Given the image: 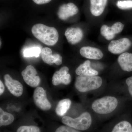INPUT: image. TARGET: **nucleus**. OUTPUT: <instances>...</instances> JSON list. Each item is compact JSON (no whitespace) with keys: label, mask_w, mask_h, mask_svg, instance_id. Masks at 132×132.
Masks as SVG:
<instances>
[{"label":"nucleus","mask_w":132,"mask_h":132,"mask_svg":"<svg viewBox=\"0 0 132 132\" xmlns=\"http://www.w3.org/2000/svg\"><path fill=\"white\" fill-rule=\"evenodd\" d=\"M31 31L36 38L47 46H54L59 40V33L53 27L42 24H36L33 26Z\"/></svg>","instance_id":"1"},{"label":"nucleus","mask_w":132,"mask_h":132,"mask_svg":"<svg viewBox=\"0 0 132 132\" xmlns=\"http://www.w3.org/2000/svg\"><path fill=\"white\" fill-rule=\"evenodd\" d=\"M102 83V79L100 76H79L76 79L75 85L78 91L85 93L98 89Z\"/></svg>","instance_id":"2"},{"label":"nucleus","mask_w":132,"mask_h":132,"mask_svg":"<svg viewBox=\"0 0 132 132\" xmlns=\"http://www.w3.org/2000/svg\"><path fill=\"white\" fill-rule=\"evenodd\" d=\"M118 105L117 99L112 96H106L95 101L92 105L93 110L96 113L101 114L111 113Z\"/></svg>","instance_id":"3"},{"label":"nucleus","mask_w":132,"mask_h":132,"mask_svg":"<svg viewBox=\"0 0 132 132\" xmlns=\"http://www.w3.org/2000/svg\"><path fill=\"white\" fill-rule=\"evenodd\" d=\"M62 123L78 130L85 131L90 128L92 125L91 116L87 112L83 113L77 118H72L68 116L62 118Z\"/></svg>","instance_id":"4"},{"label":"nucleus","mask_w":132,"mask_h":132,"mask_svg":"<svg viewBox=\"0 0 132 132\" xmlns=\"http://www.w3.org/2000/svg\"><path fill=\"white\" fill-rule=\"evenodd\" d=\"M33 98L36 105L43 111H48L51 108V105L47 98L46 91L43 88L38 87L33 94Z\"/></svg>","instance_id":"5"},{"label":"nucleus","mask_w":132,"mask_h":132,"mask_svg":"<svg viewBox=\"0 0 132 132\" xmlns=\"http://www.w3.org/2000/svg\"><path fill=\"white\" fill-rule=\"evenodd\" d=\"M37 72L33 66L29 65L22 71V76L25 82L32 87H38L40 82V79L37 76Z\"/></svg>","instance_id":"6"},{"label":"nucleus","mask_w":132,"mask_h":132,"mask_svg":"<svg viewBox=\"0 0 132 132\" xmlns=\"http://www.w3.org/2000/svg\"><path fill=\"white\" fill-rule=\"evenodd\" d=\"M131 44V41L128 38H121L112 41L108 45V50L113 54H120L128 49Z\"/></svg>","instance_id":"7"},{"label":"nucleus","mask_w":132,"mask_h":132,"mask_svg":"<svg viewBox=\"0 0 132 132\" xmlns=\"http://www.w3.org/2000/svg\"><path fill=\"white\" fill-rule=\"evenodd\" d=\"M124 26V24L119 22H116L112 27L103 25L101 28V34L107 40H111L114 38L116 35L123 31Z\"/></svg>","instance_id":"8"},{"label":"nucleus","mask_w":132,"mask_h":132,"mask_svg":"<svg viewBox=\"0 0 132 132\" xmlns=\"http://www.w3.org/2000/svg\"><path fill=\"white\" fill-rule=\"evenodd\" d=\"M68 68L64 67L59 71H56L52 78V83L54 86H58L60 84L68 85L70 84L72 78L70 74L68 73Z\"/></svg>","instance_id":"9"},{"label":"nucleus","mask_w":132,"mask_h":132,"mask_svg":"<svg viewBox=\"0 0 132 132\" xmlns=\"http://www.w3.org/2000/svg\"><path fill=\"white\" fill-rule=\"evenodd\" d=\"M79 9L72 3H69L61 5L59 7L57 15L60 20H65L71 16L77 14Z\"/></svg>","instance_id":"10"},{"label":"nucleus","mask_w":132,"mask_h":132,"mask_svg":"<svg viewBox=\"0 0 132 132\" xmlns=\"http://www.w3.org/2000/svg\"><path fill=\"white\" fill-rule=\"evenodd\" d=\"M5 84L10 92L16 97L21 96L23 93V86L18 81L13 79L10 75L6 74L4 76Z\"/></svg>","instance_id":"11"},{"label":"nucleus","mask_w":132,"mask_h":132,"mask_svg":"<svg viewBox=\"0 0 132 132\" xmlns=\"http://www.w3.org/2000/svg\"><path fill=\"white\" fill-rule=\"evenodd\" d=\"M41 56L43 61L48 65L55 64L60 65L62 63V58L60 55L56 53L53 55L52 50L48 47H45L41 51Z\"/></svg>","instance_id":"12"},{"label":"nucleus","mask_w":132,"mask_h":132,"mask_svg":"<svg viewBox=\"0 0 132 132\" xmlns=\"http://www.w3.org/2000/svg\"><path fill=\"white\" fill-rule=\"evenodd\" d=\"M65 35L69 43L75 45L82 40L83 33L80 28H69L66 30Z\"/></svg>","instance_id":"13"},{"label":"nucleus","mask_w":132,"mask_h":132,"mask_svg":"<svg viewBox=\"0 0 132 132\" xmlns=\"http://www.w3.org/2000/svg\"><path fill=\"white\" fill-rule=\"evenodd\" d=\"M80 53L82 57L92 60H100L104 57V54L100 50L92 47H83L81 48Z\"/></svg>","instance_id":"14"},{"label":"nucleus","mask_w":132,"mask_h":132,"mask_svg":"<svg viewBox=\"0 0 132 132\" xmlns=\"http://www.w3.org/2000/svg\"><path fill=\"white\" fill-rule=\"evenodd\" d=\"M76 73L79 76H93L98 74V71L91 67V62L89 60L86 61L77 68Z\"/></svg>","instance_id":"15"},{"label":"nucleus","mask_w":132,"mask_h":132,"mask_svg":"<svg viewBox=\"0 0 132 132\" xmlns=\"http://www.w3.org/2000/svg\"><path fill=\"white\" fill-rule=\"evenodd\" d=\"M91 13L95 16L101 15L104 12L108 0H90Z\"/></svg>","instance_id":"16"},{"label":"nucleus","mask_w":132,"mask_h":132,"mask_svg":"<svg viewBox=\"0 0 132 132\" xmlns=\"http://www.w3.org/2000/svg\"><path fill=\"white\" fill-rule=\"evenodd\" d=\"M118 62L123 71L127 72L132 71V54L123 53L118 57Z\"/></svg>","instance_id":"17"},{"label":"nucleus","mask_w":132,"mask_h":132,"mask_svg":"<svg viewBox=\"0 0 132 132\" xmlns=\"http://www.w3.org/2000/svg\"><path fill=\"white\" fill-rule=\"evenodd\" d=\"M71 104V100L69 99H65L60 101L55 109V112L59 116L65 115L70 108Z\"/></svg>","instance_id":"18"},{"label":"nucleus","mask_w":132,"mask_h":132,"mask_svg":"<svg viewBox=\"0 0 132 132\" xmlns=\"http://www.w3.org/2000/svg\"><path fill=\"white\" fill-rule=\"evenodd\" d=\"M111 132H132V126L127 121H122L114 126Z\"/></svg>","instance_id":"19"},{"label":"nucleus","mask_w":132,"mask_h":132,"mask_svg":"<svg viewBox=\"0 0 132 132\" xmlns=\"http://www.w3.org/2000/svg\"><path fill=\"white\" fill-rule=\"evenodd\" d=\"M14 117L11 114L5 112L0 108V126H6L13 122Z\"/></svg>","instance_id":"20"},{"label":"nucleus","mask_w":132,"mask_h":132,"mask_svg":"<svg viewBox=\"0 0 132 132\" xmlns=\"http://www.w3.org/2000/svg\"><path fill=\"white\" fill-rule=\"evenodd\" d=\"M41 51L40 48L39 47H34L25 49L23 52V54L25 57H35L37 58L39 56Z\"/></svg>","instance_id":"21"},{"label":"nucleus","mask_w":132,"mask_h":132,"mask_svg":"<svg viewBox=\"0 0 132 132\" xmlns=\"http://www.w3.org/2000/svg\"><path fill=\"white\" fill-rule=\"evenodd\" d=\"M17 132H40L39 128L34 126H22L18 128Z\"/></svg>","instance_id":"22"},{"label":"nucleus","mask_w":132,"mask_h":132,"mask_svg":"<svg viewBox=\"0 0 132 132\" xmlns=\"http://www.w3.org/2000/svg\"><path fill=\"white\" fill-rule=\"evenodd\" d=\"M117 7L120 9L125 10L132 8V0L118 1L116 4Z\"/></svg>","instance_id":"23"},{"label":"nucleus","mask_w":132,"mask_h":132,"mask_svg":"<svg viewBox=\"0 0 132 132\" xmlns=\"http://www.w3.org/2000/svg\"><path fill=\"white\" fill-rule=\"evenodd\" d=\"M55 132H80L73 128L67 126H62L60 127Z\"/></svg>","instance_id":"24"},{"label":"nucleus","mask_w":132,"mask_h":132,"mask_svg":"<svg viewBox=\"0 0 132 132\" xmlns=\"http://www.w3.org/2000/svg\"><path fill=\"white\" fill-rule=\"evenodd\" d=\"M126 83L128 87V91L132 97V76L128 78L126 80Z\"/></svg>","instance_id":"25"},{"label":"nucleus","mask_w":132,"mask_h":132,"mask_svg":"<svg viewBox=\"0 0 132 132\" xmlns=\"http://www.w3.org/2000/svg\"><path fill=\"white\" fill-rule=\"evenodd\" d=\"M34 2L38 5L46 4L51 1L52 0H32Z\"/></svg>","instance_id":"26"},{"label":"nucleus","mask_w":132,"mask_h":132,"mask_svg":"<svg viewBox=\"0 0 132 132\" xmlns=\"http://www.w3.org/2000/svg\"><path fill=\"white\" fill-rule=\"evenodd\" d=\"M5 87L4 85L1 80L0 81V95H1L4 93Z\"/></svg>","instance_id":"27"}]
</instances>
